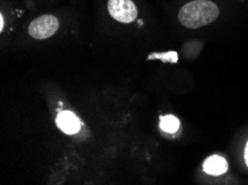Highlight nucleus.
<instances>
[{
    "instance_id": "obj_1",
    "label": "nucleus",
    "mask_w": 248,
    "mask_h": 185,
    "mask_svg": "<svg viewBox=\"0 0 248 185\" xmlns=\"http://www.w3.org/2000/svg\"><path fill=\"white\" fill-rule=\"evenodd\" d=\"M219 14V9L209 0H194L186 3L179 10L180 24L189 29H197L212 24Z\"/></svg>"
},
{
    "instance_id": "obj_2",
    "label": "nucleus",
    "mask_w": 248,
    "mask_h": 185,
    "mask_svg": "<svg viewBox=\"0 0 248 185\" xmlns=\"http://www.w3.org/2000/svg\"><path fill=\"white\" fill-rule=\"evenodd\" d=\"M59 29V20L52 14H43L35 20L28 27V32L33 39L43 40L54 36Z\"/></svg>"
},
{
    "instance_id": "obj_3",
    "label": "nucleus",
    "mask_w": 248,
    "mask_h": 185,
    "mask_svg": "<svg viewBox=\"0 0 248 185\" xmlns=\"http://www.w3.org/2000/svg\"><path fill=\"white\" fill-rule=\"evenodd\" d=\"M110 16L122 24H130L137 18V8L131 0H108Z\"/></svg>"
},
{
    "instance_id": "obj_4",
    "label": "nucleus",
    "mask_w": 248,
    "mask_h": 185,
    "mask_svg": "<svg viewBox=\"0 0 248 185\" xmlns=\"http://www.w3.org/2000/svg\"><path fill=\"white\" fill-rule=\"evenodd\" d=\"M57 127L66 134H75L80 129V122L75 113L70 111L60 112L56 119Z\"/></svg>"
},
{
    "instance_id": "obj_5",
    "label": "nucleus",
    "mask_w": 248,
    "mask_h": 185,
    "mask_svg": "<svg viewBox=\"0 0 248 185\" xmlns=\"http://www.w3.org/2000/svg\"><path fill=\"white\" fill-rule=\"evenodd\" d=\"M202 169L209 175L218 176L227 172L228 163L223 157L212 156L206 158L204 164H202Z\"/></svg>"
},
{
    "instance_id": "obj_6",
    "label": "nucleus",
    "mask_w": 248,
    "mask_h": 185,
    "mask_svg": "<svg viewBox=\"0 0 248 185\" xmlns=\"http://www.w3.org/2000/svg\"><path fill=\"white\" fill-rule=\"evenodd\" d=\"M179 126H180L179 120L176 118L175 115L168 114V115L160 116L159 127L161 130L167 132V133H175V132H177V130L179 129Z\"/></svg>"
},
{
    "instance_id": "obj_7",
    "label": "nucleus",
    "mask_w": 248,
    "mask_h": 185,
    "mask_svg": "<svg viewBox=\"0 0 248 185\" xmlns=\"http://www.w3.org/2000/svg\"><path fill=\"white\" fill-rule=\"evenodd\" d=\"M154 59H159L163 62L177 63L178 62V54L176 51L163 52V54H157V52H154V54H150L148 56V60H154Z\"/></svg>"
},
{
    "instance_id": "obj_8",
    "label": "nucleus",
    "mask_w": 248,
    "mask_h": 185,
    "mask_svg": "<svg viewBox=\"0 0 248 185\" xmlns=\"http://www.w3.org/2000/svg\"><path fill=\"white\" fill-rule=\"evenodd\" d=\"M244 158H245V163L248 168V141L246 143V146H245V151H244Z\"/></svg>"
},
{
    "instance_id": "obj_9",
    "label": "nucleus",
    "mask_w": 248,
    "mask_h": 185,
    "mask_svg": "<svg viewBox=\"0 0 248 185\" xmlns=\"http://www.w3.org/2000/svg\"><path fill=\"white\" fill-rule=\"evenodd\" d=\"M0 22H1V24H0V30H3V26H5V21H3V16L2 14H0Z\"/></svg>"
}]
</instances>
